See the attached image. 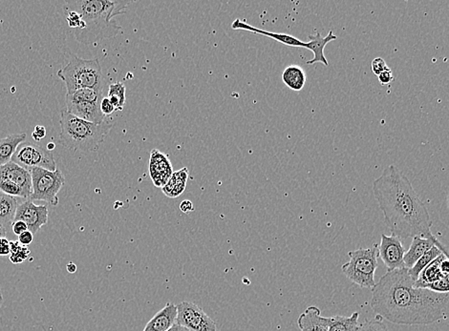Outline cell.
Segmentation results:
<instances>
[{
  "label": "cell",
  "mask_w": 449,
  "mask_h": 331,
  "mask_svg": "<svg viewBox=\"0 0 449 331\" xmlns=\"http://www.w3.org/2000/svg\"><path fill=\"white\" fill-rule=\"evenodd\" d=\"M358 331H389L388 325L383 322V318L376 316L375 319L366 321L360 325Z\"/></svg>",
  "instance_id": "f1b7e54d"
},
{
  "label": "cell",
  "mask_w": 449,
  "mask_h": 331,
  "mask_svg": "<svg viewBox=\"0 0 449 331\" xmlns=\"http://www.w3.org/2000/svg\"><path fill=\"white\" fill-rule=\"evenodd\" d=\"M103 98V93L89 88L67 93L66 97L67 112L89 123H102L105 121L106 118L101 112L100 105Z\"/></svg>",
  "instance_id": "52a82bcc"
},
{
  "label": "cell",
  "mask_w": 449,
  "mask_h": 331,
  "mask_svg": "<svg viewBox=\"0 0 449 331\" xmlns=\"http://www.w3.org/2000/svg\"><path fill=\"white\" fill-rule=\"evenodd\" d=\"M232 28L235 30L248 31V32L258 33V35L271 38L272 40L279 41V43L290 46V47L305 48L306 46L305 43H302V41L298 40V38L288 35V33H272L269 32V31L258 29V28L253 27V26L244 22L240 19L235 20V22H233Z\"/></svg>",
  "instance_id": "e0dca14e"
},
{
  "label": "cell",
  "mask_w": 449,
  "mask_h": 331,
  "mask_svg": "<svg viewBox=\"0 0 449 331\" xmlns=\"http://www.w3.org/2000/svg\"><path fill=\"white\" fill-rule=\"evenodd\" d=\"M113 126V123L106 121L102 123H89L75 117L67 110H62L59 141L70 151L82 153L96 151Z\"/></svg>",
  "instance_id": "277c9868"
},
{
  "label": "cell",
  "mask_w": 449,
  "mask_h": 331,
  "mask_svg": "<svg viewBox=\"0 0 449 331\" xmlns=\"http://www.w3.org/2000/svg\"><path fill=\"white\" fill-rule=\"evenodd\" d=\"M0 294H2L1 288H0Z\"/></svg>",
  "instance_id": "f6af8a7d"
},
{
  "label": "cell",
  "mask_w": 449,
  "mask_h": 331,
  "mask_svg": "<svg viewBox=\"0 0 449 331\" xmlns=\"http://www.w3.org/2000/svg\"><path fill=\"white\" fill-rule=\"evenodd\" d=\"M100 108L101 112L103 113L105 117H109V116L112 115L116 111L112 102H110V100H109L108 97H103V100H101Z\"/></svg>",
  "instance_id": "4dcf8cb0"
},
{
  "label": "cell",
  "mask_w": 449,
  "mask_h": 331,
  "mask_svg": "<svg viewBox=\"0 0 449 331\" xmlns=\"http://www.w3.org/2000/svg\"><path fill=\"white\" fill-rule=\"evenodd\" d=\"M360 313L354 312L351 316H334L331 318L328 331H358Z\"/></svg>",
  "instance_id": "d4e9b609"
},
{
  "label": "cell",
  "mask_w": 449,
  "mask_h": 331,
  "mask_svg": "<svg viewBox=\"0 0 449 331\" xmlns=\"http://www.w3.org/2000/svg\"><path fill=\"white\" fill-rule=\"evenodd\" d=\"M167 331H189V330H188V328L183 327V325H179L177 324V323H175V324H174L172 327H171L170 330Z\"/></svg>",
  "instance_id": "f35d334b"
},
{
  "label": "cell",
  "mask_w": 449,
  "mask_h": 331,
  "mask_svg": "<svg viewBox=\"0 0 449 331\" xmlns=\"http://www.w3.org/2000/svg\"><path fill=\"white\" fill-rule=\"evenodd\" d=\"M406 252L402 240L398 237L394 235L388 236V235L381 234L378 255L388 268V271L406 268L404 262Z\"/></svg>",
  "instance_id": "8fae6325"
},
{
  "label": "cell",
  "mask_w": 449,
  "mask_h": 331,
  "mask_svg": "<svg viewBox=\"0 0 449 331\" xmlns=\"http://www.w3.org/2000/svg\"><path fill=\"white\" fill-rule=\"evenodd\" d=\"M308 38L310 41L306 43L305 48L313 52L314 59L308 61L306 63L308 66L323 63L324 66H328L329 62L327 61L325 56H324V49H325L327 44L337 40V36L334 35L332 31H330L326 37H323L321 33L316 32V35H310Z\"/></svg>",
  "instance_id": "d6986e66"
},
{
  "label": "cell",
  "mask_w": 449,
  "mask_h": 331,
  "mask_svg": "<svg viewBox=\"0 0 449 331\" xmlns=\"http://www.w3.org/2000/svg\"><path fill=\"white\" fill-rule=\"evenodd\" d=\"M373 192L391 235L399 240L432 238L433 222L424 201L395 165H388L373 183Z\"/></svg>",
  "instance_id": "7a4b0ae2"
},
{
  "label": "cell",
  "mask_w": 449,
  "mask_h": 331,
  "mask_svg": "<svg viewBox=\"0 0 449 331\" xmlns=\"http://www.w3.org/2000/svg\"><path fill=\"white\" fill-rule=\"evenodd\" d=\"M331 318L321 316L318 307L311 306L305 309L297 320L301 331H328Z\"/></svg>",
  "instance_id": "2e32d148"
},
{
  "label": "cell",
  "mask_w": 449,
  "mask_h": 331,
  "mask_svg": "<svg viewBox=\"0 0 449 331\" xmlns=\"http://www.w3.org/2000/svg\"><path fill=\"white\" fill-rule=\"evenodd\" d=\"M446 258V255L442 254L439 256V257L436 259V260L433 261L432 263H429V265H428L427 268L422 271V273L420 274V277L418 278V280L415 282V288H428L429 284H432V283H434L435 281L439 280V279H440L441 274H442V271H441L440 268L441 263H442L443 260H445Z\"/></svg>",
  "instance_id": "7402d4cb"
},
{
  "label": "cell",
  "mask_w": 449,
  "mask_h": 331,
  "mask_svg": "<svg viewBox=\"0 0 449 331\" xmlns=\"http://www.w3.org/2000/svg\"><path fill=\"white\" fill-rule=\"evenodd\" d=\"M11 245V253H10V261L15 265L25 262L29 257L30 250L27 247L22 245L20 242H10Z\"/></svg>",
  "instance_id": "83f0119b"
},
{
  "label": "cell",
  "mask_w": 449,
  "mask_h": 331,
  "mask_svg": "<svg viewBox=\"0 0 449 331\" xmlns=\"http://www.w3.org/2000/svg\"><path fill=\"white\" fill-rule=\"evenodd\" d=\"M26 137L27 135L25 133L12 134L0 139V167L12 162L17 147L24 142Z\"/></svg>",
  "instance_id": "ffe728a7"
},
{
  "label": "cell",
  "mask_w": 449,
  "mask_h": 331,
  "mask_svg": "<svg viewBox=\"0 0 449 331\" xmlns=\"http://www.w3.org/2000/svg\"><path fill=\"white\" fill-rule=\"evenodd\" d=\"M440 268L442 273L449 274V259L446 258L445 260H443V262L441 263Z\"/></svg>",
  "instance_id": "74e56055"
},
{
  "label": "cell",
  "mask_w": 449,
  "mask_h": 331,
  "mask_svg": "<svg viewBox=\"0 0 449 331\" xmlns=\"http://www.w3.org/2000/svg\"><path fill=\"white\" fill-rule=\"evenodd\" d=\"M12 162L29 171L33 168H43L49 171H56L58 169L54 155L47 149L31 142H22L17 147Z\"/></svg>",
  "instance_id": "9c48e42d"
},
{
  "label": "cell",
  "mask_w": 449,
  "mask_h": 331,
  "mask_svg": "<svg viewBox=\"0 0 449 331\" xmlns=\"http://www.w3.org/2000/svg\"><path fill=\"white\" fill-rule=\"evenodd\" d=\"M15 221L24 222L28 230L36 234L48 222V208L46 206H36L34 201L26 200L18 204Z\"/></svg>",
  "instance_id": "7c38bea8"
},
{
  "label": "cell",
  "mask_w": 449,
  "mask_h": 331,
  "mask_svg": "<svg viewBox=\"0 0 449 331\" xmlns=\"http://www.w3.org/2000/svg\"><path fill=\"white\" fill-rule=\"evenodd\" d=\"M407 268L388 271L372 289L371 307L392 324L430 325L449 317V293L414 286Z\"/></svg>",
  "instance_id": "6da1fadb"
},
{
  "label": "cell",
  "mask_w": 449,
  "mask_h": 331,
  "mask_svg": "<svg viewBox=\"0 0 449 331\" xmlns=\"http://www.w3.org/2000/svg\"><path fill=\"white\" fill-rule=\"evenodd\" d=\"M0 176L13 185L18 186L24 194L26 200H29L32 195V176L29 170L15 164L14 162H10L0 167Z\"/></svg>",
  "instance_id": "9a60e30c"
},
{
  "label": "cell",
  "mask_w": 449,
  "mask_h": 331,
  "mask_svg": "<svg viewBox=\"0 0 449 331\" xmlns=\"http://www.w3.org/2000/svg\"><path fill=\"white\" fill-rule=\"evenodd\" d=\"M176 323L189 331H216V324L204 310L191 302H183L177 306Z\"/></svg>",
  "instance_id": "30bf717a"
},
{
  "label": "cell",
  "mask_w": 449,
  "mask_h": 331,
  "mask_svg": "<svg viewBox=\"0 0 449 331\" xmlns=\"http://www.w3.org/2000/svg\"><path fill=\"white\" fill-rule=\"evenodd\" d=\"M10 253H11L10 240H8L6 238H0V256L4 257V256L10 255Z\"/></svg>",
  "instance_id": "836d02e7"
},
{
  "label": "cell",
  "mask_w": 449,
  "mask_h": 331,
  "mask_svg": "<svg viewBox=\"0 0 449 331\" xmlns=\"http://www.w3.org/2000/svg\"><path fill=\"white\" fill-rule=\"evenodd\" d=\"M378 79L380 84L384 86V85L391 84L394 79H395V77H394L393 72H392V70L390 69L388 70V71L381 73L380 76H378Z\"/></svg>",
  "instance_id": "d6a6232c"
},
{
  "label": "cell",
  "mask_w": 449,
  "mask_h": 331,
  "mask_svg": "<svg viewBox=\"0 0 449 331\" xmlns=\"http://www.w3.org/2000/svg\"><path fill=\"white\" fill-rule=\"evenodd\" d=\"M6 237V227L0 224V238Z\"/></svg>",
  "instance_id": "60d3db41"
},
{
  "label": "cell",
  "mask_w": 449,
  "mask_h": 331,
  "mask_svg": "<svg viewBox=\"0 0 449 331\" xmlns=\"http://www.w3.org/2000/svg\"><path fill=\"white\" fill-rule=\"evenodd\" d=\"M177 306L168 302L155 316L147 323L142 331H167L176 323L177 319Z\"/></svg>",
  "instance_id": "ac0fdd59"
},
{
  "label": "cell",
  "mask_w": 449,
  "mask_h": 331,
  "mask_svg": "<svg viewBox=\"0 0 449 331\" xmlns=\"http://www.w3.org/2000/svg\"><path fill=\"white\" fill-rule=\"evenodd\" d=\"M180 209L183 213L189 214L191 213V212L194 211V206L191 201L185 200L182 201Z\"/></svg>",
  "instance_id": "8d00e7d4"
},
{
  "label": "cell",
  "mask_w": 449,
  "mask_h": 331,
  "mask_svg": "<svg viewBox=\"0 0 449 331\" xmlns=\"http://www.w3.org/2000/svg\"><path fill=\"white\" fill-rule=\"evenodd\" d=\"M2 304H3V295L0 294V307H1Z\"/></svg>",
  "instance_id": "7bdbcfd3"
},
{
  "label": "cell",
  "mask_w": 449,
  "mask_h": 331,
  "mask_svg": "<svg viewBox=\"0 0 449 331\" xmlns=\"http://www.w3.org/2000/svg\"><path fill=\"white\" fill-rule=\"evenodd\" d=\"M442 254H443V253L440 248L438 247H433L429 252H427L424 256H422V257L418 260V262L415 263L413 268L408 270V273L410 277H411L412 280L416 282L418 278L420 277V274L422 273V271L424 270L429 263H432L433 261L436 260L439 256Z\"/></svg>",
  "instance_id": "484cf974"
},
{
  "label": "cell",
  "mask_w": 449,
  "mask_h": 331,
  "mask_svg": "<svg viewBox=\"0 0 449 331\" xmlns=\"http://www.w3.org/2000/svg\"><path fill=\"white\" fill-rule=\"evenodd\" d=\"M68 63L58 71L59 79L66 84L67 93L89 88L103 93L105 79L98 59H84L70 55Z\"/></svg>",
  "instance_id": "5b68a950"
},
{
  "label": "cell",
  "mask_w": 449,
  "mask_h": 331,
  "mask_svg": "<svg viewBox=\"0 0 449 331\" xmlns=\"http://www.w3.org/2000/svg\"><path fill=\"white\" fill-rule=\"evenodd\" d=\"M46 128L43 125H36L35 130L32 133V138L34 141H40L41 139L45 138Z\"/></svg>",
  "instance_id": "d590c367"
},
{
  "label": "cell",
  "mask_w": 449,
  "mask_h": 331,
  "mask_svg": "<svg viewBox=\"0 0 449 331\" xmlns=\"http://www.w3.org/2000/svg\"><path fill=\"white\" fill-rule=\"evenodd\" d=\"M149 170L156 187L163 188L173 174L170 160L158 149H153L150 153Z\"/></svg>",
  "instance_id": "4fadbf2b"
},
{
  "label": "cell",
  "mask_w": 449,
  "mask_h": 331,
  "mask_svg": "<svg viewBox=\"0 0 449 331\" xmlns=\"http://www.w3.org/2000/svg\"><path fill=\"white\" fill-rule=\"evenodd\" d=\"M433 247L440 248L443 254L446 255V257L449 259L448 252H446V247L439 242L437 238L434 236L427 238H427L416 236L413 238V240H412L411 245H410L408 252H406V255H404V262L406 268L410 270V268H413L415 263L418 262V260H419L422 256H424L425 253L429 252Z\"/></svg>",
  "instance_id": "5bb4252c"
},
{
  "label": "cell",
  "mask_w": 449,
  "mask_h": 331,
  "mask_svg": "<svg viewBox=\"0 0 449 331\" xmlns=\"http://www.w3.org/2000/svg\"><path fill=\"white\" fill-rule=\"evenodd\" d=\"M34 240V234L32 232L29 231V230H27V231H25L24 233H22V235H20L18 236V242H20V244L22 245H24V247H28V245L32 244Z\"/></svg>",
  "instance_id": "e575fe53"
},
{
  "label": "cell",
  "mask_w": 449,
  "mask_h": 331,
  "mask_svg": "<svg viewBox=\"0 0 449 331\" xmlns=\"http://www.w3.org/2000/svg\"><path fill=\"white\" fill-rule=\"evenodd\" d=\"M350 260L341 266L342 272L353 283L362 288L372 289L376 286L375 273L378 263V245L360 248L348 252Z\"/></svg>",
  "instance_id": "8992f818"
},
{
  "label": "cell",
  "mask_w": 449,
  "mask_h": 331,
  "mask_svg": "<svg viewBox=\"0 0 449 331\" xmlns=\"http://www.w3.org/2000/svg\"><path fill=\"white\" fill-rule=\"evenodd\" d=\"M448 208H449V195L448 196Z\"/></svg>",
  "instance_id": "ee69618b"
},
{
  "label": "cell",
  "mask_w": 449,
  "mask_h": 331,
  "mask_svg": "<svg viewBox=\"0 0 449 331\" xmlns=\"http://www.w3.org/2000/svg\"><path fill=\"white\" fill-rule=\"evenodd\" d=\"M54 148H56V144H53V142H49L47 147H46V149H47L48 151L50 152Z\"/></svg>",
  "instance_id": "b9f144b4"
},
{
  "label": "cell",
  "mask_w": 449,
  "mask_h": 331,
  "mask_svg": "<svg viewBox=\"0 0 449 331\" xmlns=\"http://www.w3.org/2000/svg\"><path fill=\"white\" fill-rule=\"evenodd\" d=\"M306 73L302 67L290 66L283 71L282 80L293 91L300 92L305 86Z\"/></svg>",
  "instance_id": "603a6c76"
},
{
  "label": "cell",
  "mask_w": 449,
  "mask_h": 331,
  "mask_svg": "<svg viewBox=\"0 0 449 331\" xmlns=\"http://www.w3.org/2000/svg\"><path fill=\"white\" fill-rule=\"evenodd\" d=\"M129 2L109 0H73L64 5L80 15V26L74 31L78 43L84 45H96L106 38H115L122 32V27L113 19L123 15Z\"/></svg>",
  "instance_id": "3957f363"
},
{
  "label": "cell",
  "mask_w": 449,
  "mask_h": 331,
  "mask_svg": "<svg viewBox=\"0 0 449 331\" xmlns=\"http://www.w3.org/2000/svg\"><path fill=\"white\" fill-rule=\"evenodd\" d=\"M66 270L67 271H68L69 273H75L76 272L78 268L74 263H67Z\"/></svg>",
  "instance_id": "ab89813d"
},
{
  "label": "cell",
  "mask_w": 449,
  "mask_h": 331,
  "mask_svg": "<svg viewBox=\"0 0 449 331\" xmlns=\"http://www.w3.org/2000/svg\"><path fill=\"white\" fill-rule=\"evenodd\" d=\"M108 98L112 102L116 111H123L126 105V86L123 82L109 84Z\"/></svg>",
  "instance_id": "4316f807"
},
{
  "label": "cell",
  "mask_w": 449,
  "mask_h": 331,
  "mask_svg": "<svg viewBox=\"0 0 449 331\" xmlns=\"http://www.w3.org/2000/svg\"><path fill=\"white\" fill-rule=\"evenodd\" d=\"M371 69H372V72L376 75V76H380V75L383 73V72L390 70L388 66V64H386V62L384 61V59L381 58L374 59L372 61V66H371Z\"/></svg>",
  "instance_id": "f546056e"
},
{
  "label": "cell",
  "mask_w": 449,
  "mask_h": 331,
  "mask_svg": "<svg viewBox=\"0 0 449 331\" xmlns=\"http://www.w3.org/2000/svg\"><path fill=\"white\" fill-rule=\"evenodd\" d=\"M17 208V198L0 192V224L2 226H12Z\"/></svg>",
  "instance_id": "cb8c5ba5"
},
{
  "label": "cell",
  "mask_w": 449,
  "mask_h": 331,
  "mask_svg": "<svg viewBox=\"0 0 449 331\" xmlns=\"http://www.w3.org/2000/svg\"><path fill=\"white\" fill-rule=\"evenodd\" d=\"M12 230L13 232L17 236L24 233L25 231L28 230V226L22 221H14L12 224Z\"/></svg>",
  "instance_id": "1f68e13d"
},
{
  "label": "cell",
  "mask_w": 449,
  "mask_h": 331,
  "mask_svg": "<svg viewBox=\"0 0 449 331\" xmlns=\"http://www.w3.org/2000/svg\"><path fill=\"white\" fill-rule=\"evenodd\" d=\"M30 173L32 176V195L29 200L43 201L53 206H58V194L66 183V178L61 170L49 171L43 168H33Z\"/></svg>",
  "instance_id": "ba28073f"
},
{
  "label": "cell",
  "mask_w": 449,
  "mask_h": 331,
  "mask_svg": "<svg viewBox=\"0 0 449 331\" xmlns=\"http://www.w3.org/2000/svg\"><path fill=\"white\" fill-rule=\"evenodd\" d=\"M188 178L189 169L186 167L182 168L177 172H174L167 185L162 188L163 193L168 198H177L185 191Z\"/></svg>",
  "instance_id": "44dd1931"
}]
</instances>
